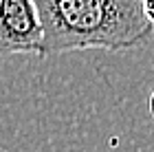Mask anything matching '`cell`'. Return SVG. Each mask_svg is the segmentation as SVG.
<instances>
[{
    "label": "cell",
    "mask_w": 154,
    "mask_h": 152,
    "mask_svg": "<svg viewBox=\"0 0 154 152\" xmlns=\"http://www.w3.org/2000/svg\"><path fill=\"white\" fill-rule=\"evenodd\" d=\"M40 55L79 49L125 51L152 33V0H33Z\"/></svg>",
    "instance_id": "6da1fadb"
},
{
    "label": "cell",
    "mask_w": 154,
    "mask_h": 152,
    "mask_svg": "<svg viewBox=\"0 0 154 152\" xmlns=\"http://www.w3.org/2000/svg\"><path fill=\"white\" fill-rule=\"evenodd\" d=\"M42 26L33 0H0V53L40 55Z\"/></svg>",
    "instance_id": "7a4b0ae2"
}]
</instances>
